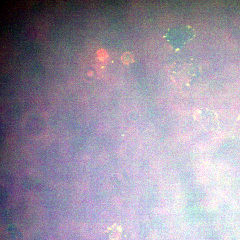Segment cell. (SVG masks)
Here are the masks:
<instances>
[{
	"mask_svg": "<svg viewBox=\"0 0 240 240\" xmlns=\"http://www.w3.org/2000/svg\"><path fill=\"white\" fill-rule=\"evenodd\" d=\"M122 62L126 65H129L134 61L133 57L129 52H125L121 57Z\"/></svg>",
	"mask_w": 240,
	"mask_h": 240,
	"instance_id": "cell-1",
	"label": "cell"
},
{
	"mask_svg": "<svg viewBox=\"0 0 240 240\" xmlns=\"http://www.w3.org/2000/svg\"><path fill=\"white\" fill-rule=\"evenodd\" d=\"M98 58L101 61H104L108 58V55L106 50L104 49H100L97 52Z\"/></svg>",
	"mask_w": 240,
	"mask_h": 240,
	"instance_id": "cell-2",
	"label": "cell"
}]
</instances>
